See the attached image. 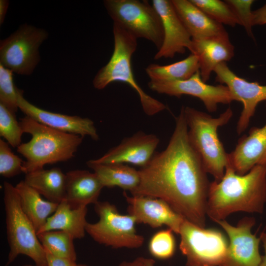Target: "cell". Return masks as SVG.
<instances>
[{"label": "cell", "instance_id": "obj_12", "mask_svg": "<svg viewBox=\"0 0 266 266\" xmlns=\"http://www.w3.org/2000/svg\"><path fill=\"white\" fill-rule=\"evenodd\" d=\"M255 222L254 218L247 217L241 219L236 226L225 220L217 222L229 238L225 258L219 266H259L262 260L259 252L261 239L251 231Z\"/></svg>", "mask_w": 266, "mask_h": 266}, {"label": "cell", "instance_id": "obj_32", "mask_svg": "<svg viewBox=\"0 0 266 266\" xmlns=\"http://www.w3.org/2000/svg\"><path fill=\"white\" fill-rule=\"evenodd\" d=\"M7 142L0 139V174L10 178L23 172L24 161L11 151Z\"/></svg>", "mask_w": 266, "mask_h": 266}, {"label": "cell", "instance_id": "obj_26", "mask_svg": "<svg viewBox=\"0 0 266 266\" xmlns=\"http://www.w3.org/2000/svg\"><path fill=\"white\" fill-rule=\"evenodd\" d=\"M199 68L198 57L191 54L185 59L171 64H149L145 70L150 80L177 81L189 79Z\"/></svg>", "mask_w": 266, "mask_h": 266}, {"label": "cell", "instance_id": "obj_17", "mask_svg": "<svg viewBox=\"0 0 266 266\" xmlns=\"http://www.w3.org/2000/svg\"><path fill=\"white\" fill-rule=\"evenodd\" d=\"M159 142L156 135L139 132L124 138L102 157L92 160L104 164L129 163L141 167L151 160Z\"/></svg>", "mask_w": 266, "mask_h": 266}, {"label": "cell", "instance_id": "obj_3", "mask_svg": "<svg viewBox=\"0 0 266 266\" xmlns=\"http://www.w3.org/2000/svg\"><path fill=\"white\" fill-rule=\"evenodd\" d=\"M19 122L24 133L32 135L29 141L17 148L26 159L23 168L25 174L43 169L48 164L70 160L82 142L83 137L80 135L56 130L27 116Z\"/></svg>", "mask_w": 266, "mask_h": 266}, {"label": "cell", "instance_id": "obj_29", "mask_svg": "<svg viewBox=\"0 0 266 266\" xmlns=\"http://www.w3.org/2000/svg\"><path fill=\"white\" fill-rule=\"evenodd\" d=\"M24 133L15 113L0 103V135L13 148H17L22 143Z\"/></svg>", "mask_w": 266, "mask_h": 266}, {"label": "cell", "instance_id": "obj_35", "mask_svg": "<svg viewBox=\"0 0 266 266\" xmlns=\"http://www.w3.org/2000/svg\"><path fill=\"white\" fill-rule=\"evenodd\" d=\"M252 13L254 26L266 24V2L261 7L253 11Z\"/></svg>", "mask_w": 266, "mask_h": 266}, {"label": "cell", "instance_id": "obj_22", "mask_svg": "<svg viewBox=\"0 0 266 266\" xmlns=\"http://www.w3.org/2000/svg\"><path fill=\"white\" fill-rule=\"evenodd\" d=\"M87 213V206L72 208L64 200L59 203L56 210L37 233L62 231L70 234L74 239H81L86 233Z\"/></svg>", "mask_w": 266, "mask_h": 266}, {"label": "cell", "instance_id": "obj_15", "mask_svg": "<svg viewBox=\"0 0 266 266\" xmlns=\"http://www.w3.org/2000/svg\"><path fill=\"white\" fill-rule=\"evenodd\" d=\"M152 4L159 14L163 25L164 39L154 59L173 58L189 50L192 37L176 11L171 0H153Z\"/></svg>", "mask_w": 266, "mask_h": 266}, {"label": "cell", "instance_id": "obj_4", "mask_svg": "<svg viewBox=\"0 0 266 266\" xmlns=\"http://www.w3.org/2000/svg\"><path fill=\"white\" fill-rule=\"evenodd\" d=\"M182 109L188 129L190 140L201 159L207 173L218 181L223 177L228 164L229 153L218 135L219 127L226 125L232 118L230 107L217 117L190 106Z\"/></svg>", "mask_w": 266, "mask_h": 266}, {"label": "cell", "instance_id": "obj_7", "mask_svg": "<svg viewBox=\"0 0 266 266\" xmlns=\"http://www.w3.org/2000/svg\"><path fill=\"white\" fill-rule=\"evenodd\" d=\"M103 4L113 23L137 39H147L160 49L164 39L162 21L147 0H105Z\"/></svg>", "mask_w": 266, "mask_h": 266}, {"label": "cell", "instance_id": "obj_1", "mask_svg": "<svg viewBox=\"0 0 266 266\" xmlns=\"http://www.w3.org/2000/svg\"><path fill=\"white\" fill-rule=\"evenodd\" d=\"M140 182L132 196L162 199L185 219L205 228L210 182L192 145L182 109L169 143L138 170Z\"/></svg>", "mask_w": 266, "mask_h": 266}, {"label": "cell", "instance_id": "obj_40", "mask_svg": "<svg viewBox=\"0 0 266 266\" xmlns=\"http://www.w3.org/2000/svg\"><path fill=\"white\" fill-rule=\"evenodd\" d=\"M77 266H87L84 264H77Z\"/></svg>", "mask_w": 266, "mask_h": 266}, {"label": "cell", "instance_id": "obj_18", "mask_svg": "<svg viewBox=\"0 0 266 266\" xmlns=\"http://www.w3.org/2000/svg\"><path fill=\"white\" fill-rule=\"evenodd\" d=\"M228 163L236 173L243 175L258 165H266V123L253 127L229 153Z\"/></svg>", "mask_w": 266, "mask_h": 266}, {"label": "cell", "instance_id": "obj_5", "mask_svg": "<svg viewBox=\"0 0 266 266\" xmlns=\"http://www.w3.org/2000/svg\"><path fill=\"white\" fill-rule=\"evenodd\" d=\"M114 50L108 63L97 73L93 80L94 88L102 90L114 82L127 83L138 94L144 113L155 115L166 109L161 101L146 93L134 78L132 57L136 50L137 38L116 24L113 23Z\"/></svg>", "mask_w": 266, "mask_h": 266}, {"label": "cell", "instance_id": "obj_21", "mask_svg": "<svg viewBox=\"0 0 266 266\" xmlns=\"http://www.w3.org/2000/svg\"><path fill=\"white\" fill-rule=\"evenodd\" d=\"M192 39L229 36L223 25L212 20L190 0H171Z\"/></svg>", "mask_w": 266, "mask_h": 266}, {"label": "cell", "instance_id": "obj_6", "mask_svg": "<svg viewBox=\"0 0 266 266\" xmlns=\"http://www.w3.org/2000/svg\"><path fill=\"white\" fill-rule=\"evenodd\" d=\"M3 194L6 234L9 247L5 266H9L21 254L30 258L37 266H48L45 250L33 224L21 208L15 187L5 181Z\"/></svg>", "mask_w": 266, "mask_h": 266}, {"label": "cell", "instance_id": "obj_13", "mask_svg": "<svg viewBox=\"0 0 266 266\" xmlns=\"http://www.w3.org/2000/svg\"><path fill=\"white\" fill-rule=\"evenodd\" d=\"M214 72L216 81L227 86L235 101L243 104L236 126V132L240 134L248 127L259 103L266 100V85L257 82H249L237 76L227 63L219 64Z\"/></svg>", "mask_w": 266, "mask_h": 266}, {"label": "cell", "instance_id": "obj_33", "mask_svg": "<svg viewBox=\"0 0 266 266\" xmlns=\"http://www.w3.org/2000/svg\"><path fill=\"white\" fill-rule=\"evenodd\" d=\"M225 1L231 7L240 25L243 27L249 36L255 40L252 31L253 13L251 7L255 1L253 0H226Z\"/></svg>", "mask_w": 266, "mask_h": 266}, {"label": "cell", "instance_id": "obj_25", "mask_svg": "<svg viewBox=\"0 0 266 266\" xmlns=\"http://www.w3.org/2000/svg\"><path fill=\"white\" fill-rule=\"evenodd\" d=\"M21 208L37 232L45 224L50 215L56 210L58 203L45 200L24 180L15 186Z\"/></svg>", "mask_w": 266, "mask_h": 266}, {"label": "cell", "instance_id": "obj_28", "mask_svg": "<svg viewBox=\"0 0 266 266\" xmlns=\"http://www.w3.org/2000/svg\"><path fill=\"white\" fill-rule=\"evenodd\" d=\"M208 17L222 25L232 27L240 25L234 12L224 1L220 0H190Z\"/></svg>", "mask_w": 266, "mask_h": 266}, {"label": "cell", "instance_id": "obj_2", "mask_svg": "<svg viewBox=\"0 0 266 266\" xmlns=\"http://www.w3.org/2000/svg\"><path fill=\"white\" fill-rule=\"evenodd\" d=\"M266 203V165L239 175L228 163L222 179L210 183L206 215L217 223L238 211L262 213Z\"/></svg>", "mask_w": 266, "mask_h": 266}, {"label": "cell", "instance_id": "obj_39", "mask_svg": "<svg viewBox=\"0 0 266 266\" xmlns=\"http://www.w3.org/2000/svg\"><path fill=\"white\" fill-rule=\"evenodd\" d=\"M155 262L152 259L144 258V266H154Z\"/></svg>", "mask_w": 266, "mask_h": 266}, {"label": "cell", "instance_id": "obj_19", "mask_svg": "<svg viewBox=\"0 0 266 266\" xmlns=\"http://www.w3.org/2000/svg\"><path fill=\"white\" fill-rule=\"evenodd\" d=\"M189 50L198 58L200 74L204 82L209 79L217 66L230 61L234 54L229 36L192 39Z\"/></svg>", "mask_w": 266, "mask_h": 266}, {"label": "cell", "instance_id": "obj_9", "mask_svg": "<svg viewBox=\"0 0 266 266\" xmlns=\"http://www.w3.org/2000/svg\"><path fill=\"white\" fill-rule=\"evenodd\" d=\"M179 234V249L186 258V266H219L224 261L229 242L219 231L185 219Z\"/></svg>", "mask_w": 266, "mask_h": 266}, {"label": "cell", "instance_id": "obj_24", "mask_svg": "<svg viewBox=\"0 0 266 266\" xmlns=\"http://www.w3.org/2000/svg\"><path fill=\"white\" fill-rule=\"evenodd\" d=\"M86 164L97 174L104 187H118L131 193L139 184L138 170L124 164H99L92 160Z\"/></svg>", "mask_w": 266, "mask_h": 266}, {"label": "cell", "instance_id": "obj_10", "mask_svg": "<svg viewBox=\"0 0 266 266\" xmlns=\"http://www.w3.org/2000/svg\"><path fill=\"white\" fill-rule=\"evenodd\" d=\"M48 36L47 31L24 24L0 42V64L13 72L31 74L40 61L39 48Z\"/></svg>", "mask_w": 266, "mask_h": 266}, {"label": "cell", "instance_id": "obj_8", "mask_svg": "<svg viewBox=\"0 0 266 266\" xmlns=\"http://www.w3.org/2000/svg\"><path fill=\"white\" fill-rule=\"evenodd\" d=\"M95 211L99 220L95 223H87L86 232L100 244L112 248H138L144 241L137 233L135 218L119 213L115 205L108 201H97Z\"/></svg>", "mask_w": 266, "mask_h": 266}, {"label": "cell", "instance_id": "obj_16", "mask_svg": "<svg viewBox=\"0 0 266 266\" xmlns=\"http://www.w3.org/2000/svg\"><path fill=\"white\" fill-rule=\"evenodd\" d=\"M18 107L25 116L52 129L83 137L89 136L94 140L99 139L94 122L90 119L52 112L40 108L26 100L21 89L19 93Z\"/></svg>", "mask_w": 266, "mask_h": 266}, {"label": "cell", "instance_id": "obj_38", "mask_svg": "<svg viewBox=\"0 0 266 266\" xmlns=\"http://www.w3.org/2000/svg\"><path fill=\"white\" fill-rule=\"evenodd\" d=\"M265 251V255L262 256V260L259 266H266V233H262L260 236Z\"/></svg>", "mask_w": 266, "mask_h": 266}, {"label": "cell", "instance_id": "obj_34", "mask_svg": "<svg viewBox=\"0 0 266 266\" xmlns=\"http://www.w3.org/2000/svg\"><path fill=\"white\" fill-rule=\"evenodd\" d=\"M48 266H77L76 261L55 256L46 252Z\"/></svg>", "mask_w": 266, "mask_h": 266}, {"label": "cell", "instance_id": "obj_23", "mask_svg": "<svg viewBox=\"0 0 266 266\" xmlns=\"http://www.w3.org/2000/svg\"><path fill=\"white\" fill-rule=\"evenodd\" d=\"M24 181L48 201L59 204L65 200L66 174L59 167L27 173Z\"/></svg>", "mask_w": 266, "mask_h": 266}, {"label": "cell", "instance_id": "obj_14", "mask_svg": "<svg viewBox=\"0 0 266 266\" xmlns=\"http://www.w3.org/2000/svg\"><path fill=\"white\" fill-rule=\"evenodd\" d=\"M123 195L128 204V214L133 216L136 223L146 224L152 228L165 225L179 234L185 219L164 200L150 197Z\"/></svg>", "mask_w": 266, "mask_h": 266}, {"label": "cell", "instance_id": "obj_37", "mask_svg": "<svg viewBox=\"0 0 266 266\" xmlns=\"http://www.w3.org/2000/svg\"><path fill=\"white\" fill-rule=\"evenodd\" d=\"M143 257H138L132 262L124 261L118 266H144Z\"/></svg>", "mask_w": 266, "mask_h": 266}, {"label": "cell", "instance_id": "obj_31", "mask_svg": "<svg viewBox=\"0 0 266 266\" xmlns=\"http://www.w3.org/2000/svg\"><path fill=\"white\" fill-rule=\"evenodd\" d=\"M13 71L0 64V103L16 113L20 89L15 85Z\"/></svg>", "mask_w": 266, "mask_h": 266}, {"label": "cell", "instance_id": "obj_30", "mask_svg": "<svg viewBox=\"0 0 266 266\" xmlns=\"http://www.w3.org/2000/svg\"><path fill=\"white\" fill-rule=\"evenodd\" d=\"M173 232L170 229L162 230L155 233L148 245L150 253L155 258L166 260L172 257L176 248Z\"/></svg>", "mask_w": 266, "mask_h": 266}, {"label": "cell", "instance_id": "obj_11", "mask_svg": "<svg viewBox=\"0 0 266 266\" xmlns=\"http://www.w3.org/2000/svg\"><path fill=\"white\" fill-rule=\"evenodd\" d=\"M149 88L159 94L180 98L183 95L192 96L202 101L207 110L214 112L220 103L230 104L234 99L228 87L220 84L216 86L204 82L200 70L189 79L177 81L150 80Z\"/></svg>", "mask_w": 266, "mask_h": 266}, {"label": "cell", "instance_id": "obj_41", "mask_svg": "<svg viewBox=\"0 0 266 266\" xmlns=\"http://www.w3.org/2000/svg\"><path fill=\"white\" fill-rule=\"evenodd\" d=\"M23 266H36L35 265H24Z\"/></svg>", "mask_w": 266, "mask_h": 266}, {"label": "cell", "instance_id": "obj_27", "mask_svg": "<svg viewBox=\"0 0 266 266\" xmlns=\"http://www.w3.org/2000/svg\"><path fill=\"white\" fill-rule=\"evenodd\" d=\"M37 235L45 252L56 257L76 261L74 238L70 234L62 231H49L37 233Z\"/></svg>", "mask_w": 266, "mask_h": 266}, {"label": "cell", "instance_id": "obj_20", "mask_svg": "<svg viewBox=\"0 0 266 266\" xmlns=\"http://www.w3.org/2000/svg\"><path fill=\"white\" fill-rule=\"evenodd\" d=\"M66 174L65 200L72 208L98 201L104 187L97 174L86 170L76 169Z\"/></svg>", "mask_w": 266, "mask_h": 266}, {"label": "cell", "instance_id": "obj_36", "mask_svg": "<svg viewBox=\"0 0 266 266\" xmlns=\"http://www.w3.org/2000/svg\"><path fill=\"white\" fill-rule=\"evenodd\" d=\"M9 5V1L7 0H0V24L4 22L7 9Z\"/></svg>", "mask_w": 266, "mask_h": 266}]
</instances>
